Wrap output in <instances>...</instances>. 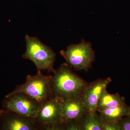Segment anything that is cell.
Segmentation results:
<instances>
[{"mask_svg":"<svg viewBox=\"0 0 130 130\" xmlns=\"http://www.w3.org/2000/svg\"><path fill=\"white\" fill-rule=\"evenodd\" d=\"M63 129L72 124H79V121L89 111L83 95L62 99Z\"/></svg>","mask_w":130,"mask_h":130,"instance_id":"7","label":"cell"},{"mask_svg":"<svg viewBox=\"0 0 130 130\" xmlns=\"http://www.w3.org/2000/svg\"><path fill=\"white\" fill-rule=\"evenodd\" d=\"M111 81L110 77L99 78L87 85L82 95L89 111H97L98 102L102 92Z\"/></svg>","mask_w":130,"mask_h":130,"instance_id":"9","label":"cell"},{"mask_svg":"<svg viewBox=\"0 0 130 130\" xmlns=\"http://www.w3.org/2000/svg\"><path fill=\"white\" fill-rule=\"evenodd\" d=\"M26 50L23 58L29 60L36 66L38 71L47 70L48 72L54 73V63L56 54L50 47L43 43L38 38L25 36Z\"/></svg>","mask_w":130,"mask_h":130,"instance_id":"2","label":"cell"},{"mask_svg":"<svg viewBox=\"0 0 130 130\" xmlns=\"http://www.w3.org/2000/svg\"><path fill=\"white\" fill-rule=\"evenodd\" d=\"M51 77L44 75L41 71H38L36 75H28L24 83L17 86L14 90L6 96L24 92L41 105L54 96L50 86Z\"/></svg>","mask_w":130,"mask_h":130,"instance_id":"3","label":"cell"},{"mask_svg":"<svg viewBox=\"0 0 130 130\" xmlns=\"http://www.w3.org/2000/svg\"><path fill=\"white\" fill-rule=\"evenodd\" d=\"M125 103V99L118 93L111 94L106 88L103 90L97 104V109L105 108L118 106Z\"/></svg>","mask_w":130,"mask_h":130,"instance_id":"12","label":"cell"},{"mask_svg":"<svg viewBox=\"0 0 130 130\" xmlns=\"http://www.w3.org/2000/svg\"><path fill=\"white\" fill-rule=\"evenodd\" d=\"M89 84L74 73L67 63L61 64L56 70L50 80V86L54 97L66 99L83 95Z\"/></svg>","mask_w":130,"mask_h":130,"instance_id":"1","label":"cell"},{"mask_svg":"<svg viewBox=\"0 0 130 130\" xmlns=\"http://www.w3.org/2000/svg\"><path fill=\"white\" fill-rule=\"evenodd\" d=\"M102 130H120L119 121L103 120Z\"/></svg>","mask_w":130,"mask_h":130,"instance_id":"13","label":"cell"},{"mask_svg":"<svg viewBox=\"0 0 130 130\" xmlns=\"http://www.w3.org/2000/svg\"><path fill=\"white\" fill-rule=\"evenodd\" d=\"M91 43L83 39L78 44H71L66 50H61L60 54L70 66L74 70L88 71L92 67V63L95 59V52Z\"/></svg>","mask_w":130,"mask_h":130,"instance_id":"4","label":"cell"},{"mask_svg":"<svg viewBox=\"0 0 130 130\" xmlns=\"http://www.w3.org/2000/svg\"><path fill=\"white\" fill-rule=\"evenodd\" d=\"M62 99L54 97L40 105L35 118L42 130H64Z\"/></svg>","mask_w":130,"mask_h":130,"instance_id":"5","label":"cell"},{"mask_svg":"<svg viewBox=\"0 0 130 130\" xmlns=\"http://www.w3.org/2000/svg\"><path fill=\"white\" fill-rule=\"evenodd\" d=\"M97 112L103 120L119 121L129 112V107L125 103L105 108H98Z\"/></svg>","mask_w":130,"mask_h":130,"instance_id":"10","label":"cell"},{"mask_svg":"<svg viewBox=\"0 0 130 130\" xmlns=\"http://www.w3.org/2000/svg\"><path fill=\"white\" fill-rule=\"evenodd\" d=\"M0 130H38L42 128L35 118H29L7 110L2 115Z\"/></svg>","mask_w":130,"mask_h":130,"instance_id":"8","label":"cell"},{"mask_svg":"<svg viewBox=\"0 0 130 130\" xmlns=\"http://www.w3.org/2000/svg\"><path fill=\"white\" fill-rule=\"evenodd\" d=\"M120 130H130V116L127 115L119 121Z\"/></svg>","mask_w":130,"mask_h":130,"instance_id":"14","label":"cell"},{"mask_svg":"<svg viewBox=\"0 0 130 130\" xmlns=\"http://www.w3.org/2000/svg\"><path fill=\"white\" fill-rule=\"evenodd\" d=\"M7 111V110L4 109V108H3V109H0V119H1V116L2 114L5 112Z\"/></svg>","mask_w":130,"mask_h":130,"instance_id":"15","label":"cell"},{"mask_svg":"<svg viewBox=\"0 0 130 130\" xmlns=\"http://www.w3.org/2000/svg\"><path fill=\"white\" fill-rule=\"evenodd\" d=\"M96 112L89 111L81 118L79 121L80 130H102L103 120Z\"/></svg>","mask_w":130,"mask_h":130,"instance_id":"11","label":"cell"},{"mask_svg":"<svg viewBox=\"0 0 130 130\" xmlns=\"http://www.w3.org/2000/svg\"><path fill=\"white\" fill-rule=\"evenodd\" d=\"M129 115H129V116H130V106H129Z\"/></svg>","mask_w":130,"mask_h":130,"instance_id":"16","label":"cell"},{"mask_svg":"<svg viewBox=\"0 0 130 130\" xmlns=\"http://www.w3.org/2000/svg\"><path fill=\"white\" fill-rule=\"evenodd\" d=\"M2 105L4 109L31 118H35L40 106L37 101L23 92L6 96Z\"/></svg>","mask_w":130,"mask_h":130,"instance_id":"6","label":"cell"}]
</instances>
